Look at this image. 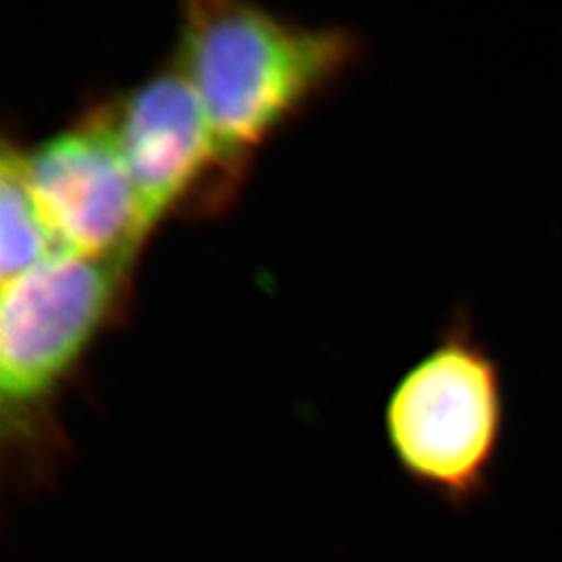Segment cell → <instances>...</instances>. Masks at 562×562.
<instances>
[{
	"instance_id": "6da1fadb",
	"label": "cell",
	"mask_w": 562,
	"mask_h": 562,
	"mask_svg": "<svg viewBox=\"0 0 562 562\" xmlns=\"http://www.w3.org/2000/svg\"><path fill=\"white\" fill-rule=\"evenodd\" d=\"M132 267L57 252L2 283L0 436L4 487L34 496L67 454L55 402L86 350L125 304Z\"/></svg>"
},
{
	"instance_id": "7a4b0ae2",
	"label": "cell",
	"mask_w": 562,
	"mask_h": 562,
	"mask_svg": "<svg viewBox=\"0 0 562 562\" xmlns=\"http://www.w3.org/2000/svg\"><path fill=\"white\" fill-rule=\"evenodd\" d=\"M178 34L173 60L223 146L246 162L361 57L344 27H308L246 2H188Z\"/></svg>"
},
{
	"instance_id": "3957f363",
	"label": "cell",
	"mask_w": 562,
	"mask_h": 562,
	"mask_svg": "<svg viewBox=\"0 0 562 562\" xmlns=\"http://www.w3.org/2000/svg\"><path fill=\"white\" fill-rule=\"evenodd\" d=\"M504 423L503 367L467 313L454 315L438 344L402 375L383 413L402 473L454 508L482 498Z\"/></svg>"
},
{
	"instance_id": "277c9868",
	"label": "cell",
	"mask_w": 562,
	"mask_h": 562,
	"mask_svg": "<svg viewBox=\"0 0 562 562\" xmlns=\"http://www.w3.org/2000/svg\"><path fill=\"white\" fill-rule=\"evenodd\" d=\"M102 104L155 227L169 217H215L238 196L250 162L223 146L176 60Z\"/></svg>"
},
{
	"instance_id": "5b68a950",
	"label": "cell",
	"mask_w": 562,
	"mask_h": 562,
	"mask_svg": "<svg viewBox=\"0 0 562 562\" xmlns=\"http://www.w3.org/2000/svg\"><path fill=\"white\" fill-rule=\"evenodd\" d=\"M23 173L60 252L132 267L157 229L113 136L104 104L23 150Z\"/></svg>"
},
{
	"instance_id": "8992f818",
	"label": "cell",
	"mask_w": 562,
	"mask_h": 562,
	"mask_svg": "<svg viewBox=\"0 0 562 562\" xmlns=\"http://www.w3.org/2000/svg\"><path fill=\"white\" fill-rule=\"evenodd\" d=\"M60 252L42 220L23 173L20 146L4 142L0 161V273L2 283Z\"/></svg>"
}]
</instances>
